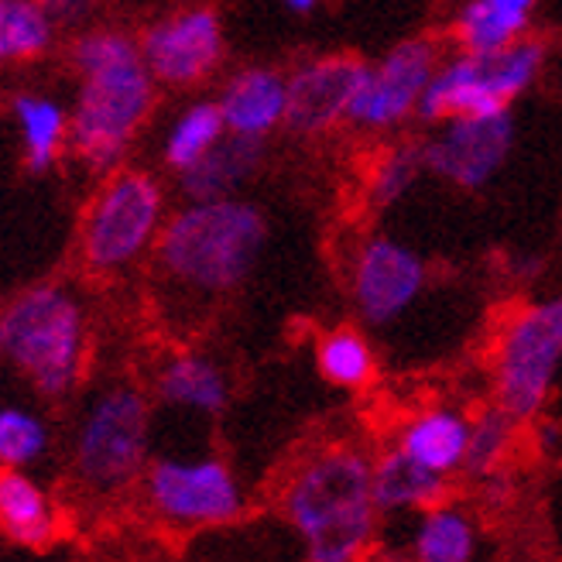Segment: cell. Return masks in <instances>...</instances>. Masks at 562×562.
<instances>
[{
  "instance_id": "603a6c76",
  "label": "cell",
  "mask_w": 562,
  "mask_h": 562,
  "mask_svg": "<svg viewBox=\"0 0 562 562\" xmlns=\"http://www.w3.org/2000/svg\"><path fill=\"white\" fill-rule=\"evenodd\" d=\"M481 531L467 508L453 501H439L432 508L418 512L415 528L408 536V559L412 562H473Z\"/></svg>"
},
{
  "instance_id": "4316f807",
  "label": "cell",
  "mask_w": 562,
  "mask_h": 562,
  "mask_svg": "<svg viewBox=\"0 0 562 562\" xmlns=\"http://www.w3.org/2000/svg\"><path fill=\"white\" fill-rule=\"evenodd\" d=\"M422 176H426L422 145H415V140H395V145H384L371 158L368 172H363V200H368V206L378 213L395 210L415 192Z\"/></svg>"
},
{
  "instance_id": "2e32d148",
  "label": "cell",
  "mask_w": 562,
  "mask_h": 562,
  "mask_svg": "<svg viewBox=\"0 0 562 562\" xmlns=\"http://www.w3.org/2000/svg\"><path fill=\"white\" fill-rule=\"evenodd\" d=\"M470 415L460 405H426L398 422L395 442L405 457L439 476H453L467 463Z\"/></svg>"
},
{
  "instance_id": "83f0119b",
  "label": "cell",
  "mask_w": 562,
  "mask_h": 562,
  "mask_svg": "<svg viewBox=\"0 0 562 562\" xmlns=\"http://www.w3.org/2000/svg\"><path fill=\"white\" fill-rule=\"evenodd\" d=\"M52 449L48 422L24 405H0V470H35Z\"/></svg>"
},
{
  "instance_id": "d6a6232c",
  "label": "cell",
  "mask_w": 562,
  "mask_h": 562,
  "mask_svg": "<svg viewBox=\"0 0 562 562\" xmlns=\"http://www.w3.org/2000/svg\"><path fill=\"white\" fill-rule=\"evenodd\" d=\"M0 360H4V326H0Z\"/></svg>"
},
{
  "instance_id": "7c38bea8",
  "label": "cell",
  "mask_w": 562,
  "mask_h": 562,
  "mask_svg": "<svg viewBox=\"0 0 562 562\" xmlns=\"http://www.w3.org/2000/svg\"><path fill=\"white\" fill-rule=\"evenodd\" d=\"M137 45L158 90L203 87L227 59L223 18L210 4H189L155 18L137 35Z\"/></svg>"
},
{
  "instance_id": "484cf974",
  "label": "cell",
  "mask_w": 562,
  "mask_h": 562,
  "mask_svg": "<svg viewBox=\"0 0 562 562\" xmlns=\"http://www.w3.org/2000/svg\"><path fill=\"white\" fill-rule=\"evenodd\" d=\"M316 368L333 387L363 391L378 378V350L360 326H333L316 340Z\"/></svg>"
},
{
  "instance_id": "ba28073f",
  "label": "cell",
  "mask_w": 562,
  "mask_h": 562,
  "mask_svg": "<svg viewBox=\"0 0 562 562\" xmlns=\"http://www.w3.org/2000/svg\"><path fill=\"white\" fill-rule=\"evenodd\" d=\"M549 48L539 38H521L501 52H453L442 55L418 103L422 124L449 117H487L508 110L536 87L546 72Z\"/></svg>"
},
{
  "instance_id": "6da1fadb",
  "label": "cell",
  "mask_w": 562,
  "mask_h": 562,
  "mask_svg": "<svg viewBox=\"0 0 562 562\" xmlns=\"http://www.w3.org/2000/svg\"><path fill=\"white\" fill-rule=\"evenodd\" d=\"M76 100L69 106V151L93 176L124 165L137 134L155 114L158 82L151 79L140 45L121 27H82L69 42Z\"/></svg>"
},
{
  "instance_id": "d4e9b609",
  "label": "cell",
  "mask_w": 562,
  "mask_h": 562,
  "mask_svg": "<svg viewBox=\"0 0 562 562\" xmlns=\"http://www.w3.org/2000/svg\"><path fill=\"white\" fill-rule=\"evenodd\" d=\"M59 32V21L38 0H0V69L42 63Z\"/></svg>"
},
{
  "instance_id": "4fadbf2b",
  "label": "cell",
  "mask_w": 562,
  "mask_h": 562,
  "mask_svg": "<svg viewBox=\"0 0 562 562\" xmlns=\"http://www.w3.org/2000/svg\"><path fill=\"white\" fill-rule=\"evenodd\" d=\"M432 127L436 131L422 140L426 172L463 192L487 189L512 161L518 140L512 110L487 117H449Z\"/></svg>"
},
{
  "instance_id": "e0dca14e",
  "label": "cell",
  "mask_w": 562,
  "mask_h": 562,
  "mask_svg": "<svg viewBox=\"0 0 562 562\" xmlns=\"http://www.w3.org/2000/svg\"><path fill=\"white\" fill-rule=\"evenodd\" d=\"M539 0H457L446 18V38L457 52H501L531 35Z\"/></svg>"
},
{
  "instance_id": "44dd1931",
  "label": "cell",
  "mask_w": 562,
  "mask_h": 562,
  "mask_svg": "<svg viewBox=\"0 0 562 562\" xmlns=\"http://www.w3.org/2000/svg\"><path fill=\"white\" fill-rule=\"evenodd\" d=\"M11 114L27 172H52L69 151V106L48 93L27 90L11 100Z\"/></svg>"
},
{
  "instance_id": "d6986e66",
  "label": "cell",
  "mask_w": 562,
  "mask_h": 562,
  "mask_svg": "<svg viewBox=\"0 0 562 562\" xmlns=\"http://www.w3.org/2000/svg\"><path fill=\"white\" fill-rule=\"evenodd\" d=\"M59 504L32 470H0V536L14 546L45 549L59 536Z\"/></svg>"
},
{
  "instance_id": "8992f818",
  "label": "cell",
  "mask_w": 562,
  "mask_h": 562,
  "mask_svg": "<svg viewBox=\"0 0 562 562\" xmlns=\"http://www.w3.org/2000/svg\"><path fill=\"white\" fill-rule=\"evenodd\" d=\"M165 182L148 168H114L100 176L79 223V261L93 278H121L151 258L168 220Z\"/></svg>"
},
{
  "instance_id": "3957f363",
  "label": "cell",
  "mask_w": 562,
  "mask_h": 562,
  "mask_svg": "<svg viewBox=\"0 0 562 562\" xmlns=\"http://www.w3.org/2000/svg\"><path fill=\"white\" fill-rule=\"evenodd\" d=\"M268 247V216L258 203L186 200L168 213L151 265L161 285L189 299H223L237 292L261 265Z\"/></svg>"
},
{
  "instance_id": "ac0fdd59",
  "label": "cell",
  "mask_w": 562,
  "mask_h": 562,
  "mask_svg": "<svg viewBox=\"0 0 562 562\" xmlns=\"http://www.w3.org/2000/svg\"><path fill=\"white\" fill-rule=\"evenodd\" d=\"M155 398L176 412L213 418L231 405V378L210 353L182 350L158 368Z\"/></svg>"
},
{
  "instance_id": "ffe728a7",
  "label": "cell",
  "mask_w": 562,
  "mask_h": 562,
  "mask_svg": "<svg viewBox=\"0 0 562 562\" xmlns=\"http://www.w3.org/2000/svg\"><path fill=\"white\" fill-rule=\"evenodd\" d=\"M265 165V140L227 134L220 145L182 176H176L182 200H227L237 195Z\"/></svg>"
},
{
  "instance_id": "277c9868",
  "label": "cell",
  "mask_w": 562,
  "mask_h": 562,
  "mask_svg": "<svg viewBox=\"0 0 562 562\" xmlns=\"http://www.w3.org/2000/svg\"><path fill=\"white\" fill-rule=\"evenodd\" d=\"M4 360L48 402L72 398L90 368V313L69 285L42 281L18 292L4 313Z\"/></svg>"
},
{
  "instance_id": "5b68a950",
  "label": "cell",
  "mask_w": 562,
  "mask_h": 562,
  "mask_svg": "<svg viewBox=\"0 0 562 562\" xmlns=\"http://www.w3.org/2000/svg\"><path fill=\"white\" fill-rule=\"evenodd\" d=\"M151 463V402L131 381L93 391L72 429L69 470L82 494L121 497Z\"/></svg>"
},
{
  "instance_id": "7a4b0ae2",
  "label": "cell",
  "mask_w": 562,
  "mask_h": 562,
  "mask_svg": "<svg viewBox=\"0 0 562 562\" xmlns=\"http://www.w3.org/2000/svg\"><path fill=\"white\" fill-rule=\"evenodd\" d=\"M278 512L299 536L305 562H363L381 531L374 457L350 442L313 449L289 470Z\"/></svg>"
},
{
  "instance_id": "cb8c5ba5",
  "label": "cell",
  "mask_w": 562,
  "mask_h": 562,
  "mask_svg": "<svg viewBox=\"0 0 562 562\" xmlns=\"http://www.w3.org/2000/svg\"><path fill=\"white\" fill-rule=\"evenodd\" d=\"M223 137H227V124H223L216 100L213 97L210 100L206 97L189 100L172 117V124L165 127L161 165L172 176H182L186 168H192L195 161H203Z\"/></svg>"
},
{
  "instance_id": "f546056e",
  "label": "cell",
  "mask_w": 562,
  "mask_h": 562,
  "mask_svg": "<svg viewBox=\"0 0 562 562\" xmlns=\"http://www.w3.org/2000/svg\"><path fill=\"white\" fill-rule=\"evenodd\" d=\"M38 4L59 21V27H82L97 11V0H38Z\"/></svg>"
},
{
  "instance_id": "8fae6325",
  "label": "cell",
  "mask_w": 562,
  "mask_h": 562,
  "mask_svg": "<svg viewBox=\"0 0 562 562\" xmlns=\"http://www.w3.org/2000/svg\"><path fill=\"white\" fill-rule=\"evenodd\" d=\"M442 59V48L429 35L402 38L378 63H368L347 110V127L368 137L402 131L418 117V103Z\"/></svg>"
},
{
  "instance_id": "1f68e13d",
  "label": "cell",
  "mask_w": 562,
  "mask_h": 562,
  "mask_svg": "<svg viewBox=\"0 0 562 562\" xmlns=\"http://www.w3.org/2000/svg\"><path fill=\"white\" fill-rule=\"evenodd\" d=\"M539 268H542V265H539V258H518V261H515V271H518V274H525L521 281H531V274H536Z\"/></svg>"
},
{
  "instance_id": "7402d4cb",
  "label": "cell",
  "mask_w": 562,
  "mask_h": 562,
  "mask_svg": "<svg viewBox=\"0 0 562 562\" xmlns=\"http://www.w3.org/2000/svg\"><path fill=\"white\" fill-rule=\"evenodd\" d=\"M446 476L415 463L398 446H387L381 457H374V504L381 518L418 515L432 508L446 497Z\"/></svg>"
},
{
  "instance_id": "5bb4252c",
  "label": "cell",
  "mask_w": 562,
  "mask_h": 562,
  "mask_svg": "<svg viewBox=\"0 0 562 562\" xmlns=\"http://www.w3.org/2000/svg\"><path fill=\"white\" fill-rule=\"evenodd\" d=\"M363 69H368V63L347 52L302 59L292 72H285V131H292L295 137H326L336 127H344Z\"/></svg>"
},
{
  "instance_id": "9c48e42d",
  "label": "cell",
  "mask_w": 562,
  "mask_h": 562,
  "mask_svg": "<svg viewBox=\"0 0 562 562\" xmlns=\"http://www.w3.org/2000/svg\"><path fill=\"white\" fill-rule=\"evenodd\" d=\"M148 515L172 531H210L244 518L247 491L220 457H151L140 476Z\"/></svg>"
},
{
  "instance_id": "9a60e30c",
  "label": "cell",
  "mask_w": 562,
  "mask_h": 562,
  "mask_svg": "<svg viewBox=\"0 0 562 562\" xmlns=\"http://www.w3.org/2000/svg\"><path fill=\"white\" fill-rule=\"evenodd\" d=\"M213 100L223 114V124H227V134L268 140L274 131L285 127L289 82L285 72L274 66H244L223 79Z\"/></svg>"
},
{
  "instance_id": "4dcf8cb0",
  "label": "cell",
  "mask_w": 562,
  "mask_h": 562,
  "mask_svg": "<svg viewBox=\"0 0 562 562\" xmlns=\"http://www.w3.org/2000/svg\"><path fill=\"white\" fill-rule=\"evenodd\" d=\"M281 4H285V11H292V14H313L323 8V0H281Z\"/></svg>"
},
{
  "instance_id": "f1b7e54d",
  "label": "cell",
  "mask_w": 562,
  "mask_h": 562,
  "mask_svg": "<svg viewBox=\"0 0 562 562\" xmlns=\"http://www.w3.org/2000/svg\"><path fill=\"white\" fill-rule=\"evenodd\" d=\"M518 442V422L501 412L497 405L470 415V442H467V463L463 473L470 476H494L504 463H508L512 449Z\"/></svg>"
},
{
  "instance_id": "30bf717a",
  "label": "cell",
  "mask_w": 562,
  "mask_h": 562,
  "mask_svg": "<svg viewBox=\"0 0 562 562\" xmlns=\"http://www.w3.org/2000/svg\"><path fill=\"white\" fill-rule=\"evenodd\" d=\"M429 289V265L395 234H368L350 250L347 295L357 319L368 329L402 323Z\"/></svg>"
},
{
  "instance_id": "52a82bcc",
  "label": "cell",
  "mask_w": 562,
  "mask_h": 562,
  "mask_svg": "<svg viewBox=\"0 0 562 562\" xmlns=\"http://www.w3.org/2000/svg\"><path fill=\"white\" fill-rule=\"evenodd\" d=\"M562 371V292L528 299L501 319L491 347L494 405L518 426L542 418Z\"/></svg>"
}]
</instances>
